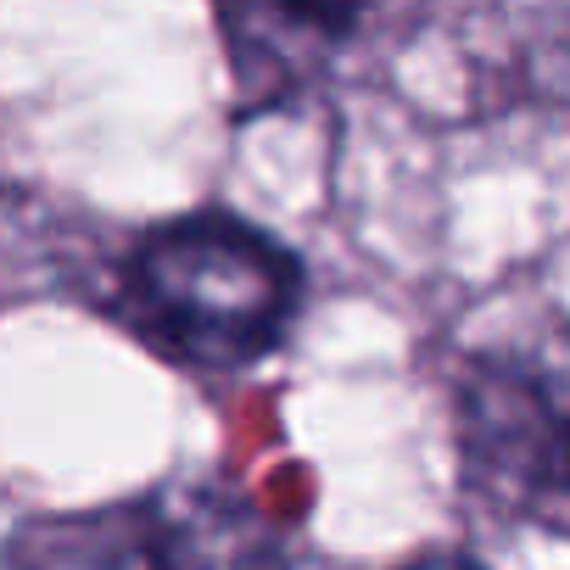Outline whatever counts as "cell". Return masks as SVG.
I'll use <instances>...</instances> for the list:
<instances>
[{
  "label": "cell",
  "instance_id": "3",
  "mask_svg": "<svg viewBox=\"0 0 570 570\" xmlns=\"http://www.w3.org/2000/svg\"><path fill=\"white\" fill-rule=\"evenodd\" d=\"M218 525V514L190 509L96 514L35 537V559L18 570H252Z\"/></svg>",
  "mask_w": 570,
  "mask_h": 570
},
{
  "label": "cell",
  "instance_id": "4",
  "mask_svg": "<svg viewBox=\"0 0 570 570\" xmlns=\"http://www.w3.org/2000/svg\"><path fill=\"white\" fill-rule=\"evenodd\" d=\"M414 570H475L470 559H425V564H414Z\"/></svg>",
  "mask_w": 570,
  "mask_h": 570
},
{
  "label": "cell",
  "instance_id": "2",
  "mask_svg": "<svg viewBox=\"0 0 570 570\" xmlns=\"http://www.w3.org/2000/svg\"><path fill=\"white\" fill-rule=\"evenodd\" d=\"M213 7L235 85L252 101H279L331 68L370 0H213Z\"/></svg>",
  "mask_w": 570,
  "mask_h": 570
},
{
  "label": "cell",
  "instance_id": "1",
  "mask_svg": "<svg viewBox=\"0 0 570 570\" xmlns=\"http://www.w3.org/2000/svg\"><path fill=\"white\" fill-rule=\"evenodd\" d=\"M297 292V263L224 213L157 229L129 263L135 314L196 364L263 358L292 325Z\"/></svg>",
  "mask_w": 570,
  "mask_h": 570
}]
</instances>
